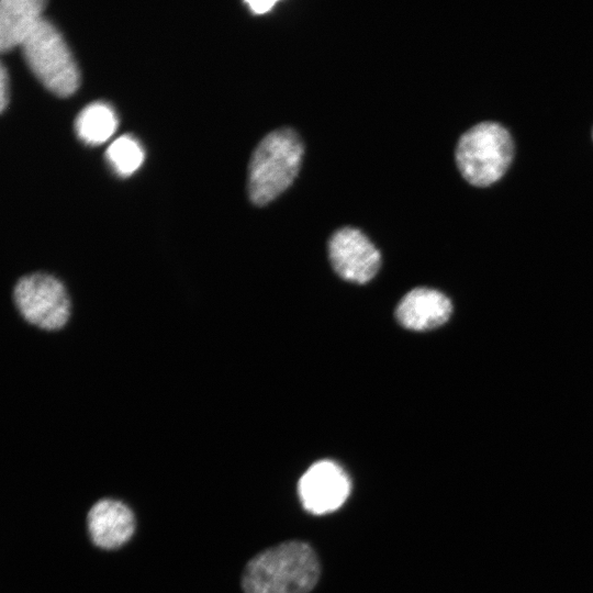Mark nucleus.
<instances>
[{
  "mask_svg": "<svg viewBox=\"0 0 593 593\" xmlns=\"http://www.w3.org/2000/svg\"><path fill=\"white\" fill-rule=\"evenodd\" d=\"M43 0H1L0 51L5 53L22 45L43 20Z\"/></svg>",
  "mask_w": 593,
  "mask_h": 593,
  "instance_id": "obj_10",
  "label": "nucleus"
},
{
  "mask_svg": "<svg viewBox=\"0 0 593 593\" xmlns=\"http://www.w3.org/2000/svg\"><path fill=\"white\" fill-rule=\"evenodd\" d=\"M118 125L116 115L105 103L94 102L81 110L75 122L78 137L89 145H99L109 139Z\"/></svg>",
  "mask_w": 593,
  "mask_h": 593,
  "instance_id": "obj_11",
  "label": "nucleus"
},
{
  "mask_svg": "<svg viewBox=\"0 0 593 593\" xmlns=\"http://www.w3.org/2000/svg\"><path fill=\"white\" fill-rule=\"evenodd\" d=\"M29 68L41 83L58 97H69L79 87L80 74L64 37L43 19L21 45Z\"/></svg>",
  "mask_w": 593,
  "mask_h": 593,
  "instance_id": "obj_4",
  "label": "nucleus"
},
{
  "mask_svg": "<svg viewBox=\"0 0 593 593\" xmlns=\"http://www.w3.org/2000/svg\"><path fill=\"white\" fill-rule=\"evenodd\" d=\"M508 131L495 122H481L465 132L456 147V163L471 184L485 187L497 181L513 157Z\"/></svg>",
  "mask_w": 593,
  "mask_h": 593,
  "instance_id": "obj_3",
  "label": "nucleus"
},
{
  "mask_svg": "<svg viewBox=\"0 0 593 593\" xmlns=\"http://www.w3.org/2000/svg\"><path fill=\"white\" fill-rule=\"evenodd\" d=\"M107 159L120 176L133 174L144 160V152L128 135L116 138L107 149Z\"/></svg>",
  "mask_w": 593,
  "mask_h": 593,
  "instance_id": "obj_12",
  "label": "nucleus"
},
{
  "mask_svg": "<svg viewBox=\"0 0 593 593\" xmlns=\"http://www.w3.org/2000/svg\"><path fill=\"white\" fill-rule=\"evenodd\" d=\"M321 563L305 541L293 539L251 557L240 577L244 593H310L318 582Z\"/></svg>",
  "mask_w": 593,
  "mask_h": 593,
  "instance_id": "obj_1",
  "label": "nucleus"
},
{
  "mask_svg": "<svg viewBox=\"0 0 593 593\" xmlns=\"http://www.w3.org/2000/svg\"><path fill=\"white\" fill-rule=\"evenodd\" d=\"M12 298L19 314L43 331L60 329L70 316V300L65 286L53 275L34 272L22 276Z\"/></svg>",
  "mask_w": 593,
  "mask_h": 593,
  "instance_id": "obj_5",
  "label": "nucleus"
},
{
  "mask_svg": "<svg viewBox=\"0 0 593 593\" xmlns=\"http://www.w3.org/2000/svg\"><path fill=\"white\" fill-rule=\"evenodd\" d=\"M304 146L300 135L290 127L267 134L255 148L248 168V195L264 206L288 189L302 163Z\"/></svg>",
  "mask_w": 593,
  "mask_h": 593,
  "instance_id": "obj_2",
  "label": "nucleus"
},
{
  "mask_svg": "<svg viewBox=\"0 0 593 593\" xmlns=\"http://www.w3.org/2000/svg\"><path fill=\"white\" fill-rule=\"evenodd\" d=\"M9 102V76L3 64L0 69V109L3 112Z\"/></svg>",
  "mask_w": 593,
  "mask_h": 593,
  "instance_id": "obj_13",
  "label": "nucleus"
},
{
  "mask_svg": "<svg viewBox=\"0 0 593 593\" xmlns=\"http://www.w3.org/2000/svg\"><path fill=\"white\" fill-rule=\"evenodd\" d=\"M452 312L450 300L430 288H415L407 292L395 310L398 322L411 331H429L446 323Z\"/></svg>",
  "mask_w": 593,
  "mask_h": 593,
  "instance_id": "obj_9",
  "label": "nucleus"
},
{
  "mask_svg": "<svg viewBox=\"0 0 593 593\" xmlns=\"http://www.w3.org/2000/svg\"><path fill=\"white\" fill-rule=\"evenodd\" d=\"M246 3L255 14H262L268 12L276 1H246Z\"/></svg>",
  "mask_w": 593,
  "mask_h": 593,
  "instance_id": "obj_14",
  "label": "nucleus"
},
{
  "mask_svg": "<svg viewBox=\"0 0 593 593\" xmlns=\"http://www.w3.org/2000/svg\"><path fill=\"white\" fill-rule=\"evenodd\" d=\"M328 256L344 280L367 283L379 270L381 256L372 242L355 227L337 230L328 242Z\"/></svg>",
  "mask_w": 593,
  "mask_h": 593,
  "instance_id": "obj_6",
  "label": "nucleus"
},
{
  "mask_svg": "<svg viewBox=\"0 0 593 593\" xmlns=\"http://www.w3.org/2000/svg\"><path fill=\"white\" fill-rule=\"evenodd\" d=\"M87 532L93 546L115 550L128 542L136 529L133 510L123 501L102 497L87 512Z\"/></svg>",
  "mask_w": 593,
  "mask_h": 593,
  "instance_id": "obj_8",
  "label": "nucleus"
},
{
  "mask_svg": "<svg viewBox=\"0 0 593 593\" xmlns=\"http://www.w3.org/2000/svg\"><path fill=\"white\" fill-rule=\"evenodd\" d=\"M350 479L332 460L313 463L301 477L298 490L302 505L312 514H326L339 508L350 493Z\"/></svg>",
  "mask_w": 593,
  "mask_h": 593,
  "instance_id": "obj_7",
  "label": "nucleus"
}]
</instances>
